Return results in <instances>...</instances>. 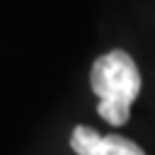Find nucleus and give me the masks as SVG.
Here are the masks:
<instances>
[{
    "mask_svg": "<svg viewBox=\"0 0 155 155\" xmlns=\"http://www.w3.org/2000/svg\"><path fill=\"white\" fill-rule=\"evenodd\" d=\"M90 87L99 97L97 114L104 121L121 126L128 121L131 104L140 92V70L126 51L114 48L92 63Z\"/></svg>",
    "mask_w": 155,
    "mask_h": 155,
    "instance_id": "obj_1",
    "label": "nucleus"
},
{
    "mask_svg": "<svg viewBox=\"0 0 155 155\" xmlns=\"http://www.w3.org/2000/svg\"><path fill=\"white\" fill-rule=\"evenodd\" d=\"M70 148L78 155H145L138 143L124 136H99L94 128L78 124L70 133Z\"/></svg>",
    "mask_w": 155,
    "mask_h": 155,
    "instance_id": "obj_2",
    "label": "nucleus"
}]
</instances>
